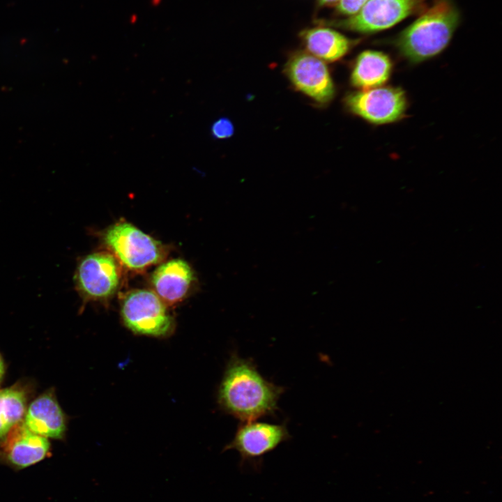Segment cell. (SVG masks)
<instances>
[{"label": "cell", "mask_w": 502, "mask_h": 502, "mask_svg": "<svg viewBox=\"0 0 502 502\" xmlns=\"http://www.w3.org/2000/svg\"><path fill=\"white\" fill-rule=\"evenodd\" d=\"M284 388L264 379L250 359L233 354L219 386L218 401L224 411L243 422L272 416Z\"/></svg>", "instance_id": "1"}, {"label": "cell", "mask_w": 502, "mask_h": 502, "mask_svg": "<svg viewBox=\"0 0 502 502\" xmlns=\"http://www.w3.org/2000/svg\"><path fill=\"white\" fill-rule=\"evenodd\" d=\"M459 21V11L450 0H435L400 34L396 46L409 61H425L448 46Z\"/></svg>", "instance_id": "2"}, {"label": "cell", "mask_w": 502, "mask_h": 502, "mask_svg": "<svg viewBox=\"0 0 502 502\" xmlns=\"http://www.w3.org/2000/svg\"><path fill=\"white\" fill-rule=\"evenodd\" d=\"M112 255L125 267L142 271L165 259L167 249L160 241L126 222H119L102 234Z\"/></svg>", "instance_id": "3"}, {"label": "cell", "mask_w": 502, "mask_h": 502, "mask_svg": "<svg viewBox=\"0 0 502 502\" xmlns=\"http://www.w3.org/2000/svg\"><path fill=\"white\" fill-rule=\"evenodd\" d=\"M121 314L125 326L138 335L165 337L174 327L165 303L155 292L146 289L129 292L122 301Z\"/></svg>", "instance_id": "4"}, {"label": "cell", "mask_w": 502, "mask_h": 502, "mask_svg": "<svg viewBox=\"0 0 502 502\" xmlns=\"http://www.w3.org/2000/svg\"><path fill=\"white\" fill-rule=\"evenodd\" d=\"M74 279L76 289L84 301H102L111 297L117 290L121 271L112 254L94 252L79 261Z\"/></svg>", "instance_id": "5"}, {"label": "cell", "mask_w": 502, "mask_h": 502, "mask_svg": "<svg viewBox=\"0 0 502 502\" xmlns=\"http://www.w3.org/2000/svg\"><path fill=\"white\" fill-rule=\"evenodd\" d=\"M351 112L374 124L400 120L406 109L404 91L392 86H379L352 93L346 98Z\"/></svg>", "instance_id": "6"}, {"label": "cell", "mask_w": 502, "mask_h": 502, "mask_svg": "<svg viewBox=\"0 0 502 502\" xmlns=\"http://www.w3.org/2000/svg\"><path fill=\"white\" fill-rule=\"evenodd\" d=\"M426 0H369L342 22L347 29L370 33L387 29L420 10Z\"/></svg>", "instance_id": "7"}, {"label": "cell", "mask_w": 502, "mask_h": 502, "mask_svg": "<svg viewBox=\"0 0 502 502\" xmlns=\"http://www.w3.org/2000/svg\"><path fill=\"white\" fill-rule=\"evenodd\" d=\"M285 73L295 87L319 103L328 102L335 87L327 66L322 60L305 52L293 55Z\"/></svg>", "instance_id": "8"}, {"label": "cell", "mask_w": 502, "mask_h": 502, "mask_svg": "<svg viewBox=\"0 0 502 502\" xmlns=\"http://www.w3.org/2000/svg\"><path fill=\"white\" fill-rule=\"evenodd\" d=\"M245 423L238 426L234 439L224 449L225 451L236 450L242 462L261 458L290 438L284 424L254 421Z\"/></svg>", "instance_id": "9"}, {"label": "cell", "mask_w": 502, "mask_h": 502, "mask_svg": "<svg viewBox=\"0 0 502 502\" xmlns=\"http://www.w3.org/2000/svg\"><path fill=\"white\" fill-rule=\"evenodd\" d=\"M47 438L29 429L22 421L5 436L2 445L6 461L17 469H24L43 460L49 453Z\"/></svg>", "instance_id": "10"}, {"label": "cell", "mask_w": 502, "mask_h": 502, "mask_svg": "<svg viewBox=\"0 0 502 502\" xmlns=\"http://www.w3.org/2000/svg\"><path fill=\"white\" fill-rule=\"evenodd\" d=\"M194 280L192 269L186 261L180 259L162 264L151 276L155 293L168 304L182 301L188 294Z\"/></svg>", "instance_id": "11"}, {"label": "cell", "mask_w": 502, "mask_h": 502, "mask_svg": "<svg viewBox=\"0 0 502 502\" xmlns=\"http://www.w3.org/2000/svg\"><path fill=\"white\" fill-rule=\"evenodd\" d=\"M23 423L31 432L45 438L61 439L66 431L64 415L50 392L31 403Z\"/></svg>", "instance_id": "12"}, {"label": "cell", "mask_w": 502, "mask_h": 502, "mask_svg": "<svg viewBox=\"0 0 502 502\" xmlns=\"http://www.w3.org/2000/svg\"><path fill=\"white\" fill-rule=\"evenodd\" d=\"M392 68V61L387 54L374 50L364 51L355 61L351 82L363 90L381 86L388 80Z\"/></svg>", "instance_id": "13"}, {"label": "cell", "mask_w": 502, "mask_h": 502, "mask_svg": "<svg viewBox=\"0 0 502 502\" xmlns=\"http://www.w3.org/2000/svg\"><path fill=\"white\" fill-rule=\"evenodd\" d=\"M302 40L310 54L321 60L335 61L349 50L351 42L330 28L316 27L301 33Z\"/></svg>", "instance_id": "14"}, {"label": "cell", "mask_w": 502, "mask_h": 502, "mask_svg": "<svg viewBox=\"0 0 502 502\" xmlns=\"http://www.w3.org/2000/svg\"><path fill=\"white\" fill-rule=\"evenodd\" d=\"M26 411V395L17 388L0 390V439L21 422Z\"/></svg>", "instance_id": "15"}, {"label": "cell", "mask_w": 502, "mask_h": 502, "mask_svg": "<svg viewBox=\"0 0 502 502\" xmlns=\"http://www.w3.org/2000/svg\"><path fill=\"white\" fill-rule=\"evenodd\" d=\"M212 136L218 139H227L234 132V126L232 122L227 117L217 119L211 126Z\"/></svg>", "instance_id": "16"}, {"label": "cell", "mask_w": 502, "mask_h": 502, "mask_svg": "<svg viewBox=\"0 0 502 502\" xmlns=\"http://www.w3.org/2000/svg\"><path fill=\"white\" fill-rule=\"evenodd\" d=\"M369 0H339L337 3V10L346 15L352 16L356 14Z\"/></svg>", "instance_id": "17"}, {"label": "cell", "mask_w": 502, "mask_h": 502, "mask_svg": "<svg viewBox=\"0 0 502 502\" xmlns=\"http://www.w3.org/2000/svg\"><path fill=\"white\" fill-rule=\"evenodd\" d=\"M339 0H319V3L321 6H331L337 3Z\"/></svg>", "instance_id": "18"}, {"label": "cell", "mask_w": 502, "mask_h": 502, "mask_svg": "<svg viewBox=\"0 0 502 502\" xmlns=\"http://www.w3.org/2000/svg\"><path fill=\"white\" fill-rule=\"evenodd\" d=\"M4 371H5L4 363H3L1 356L0 355V382L4 374Z\"/></svg>", "instance_id": "19"}]
</instances>
